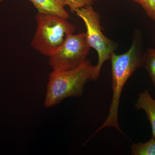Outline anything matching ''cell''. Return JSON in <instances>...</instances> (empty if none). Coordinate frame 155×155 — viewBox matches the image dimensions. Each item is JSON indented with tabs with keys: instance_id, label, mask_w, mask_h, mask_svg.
Masks as SVG:
<instances>
[{
	"instance_id": "1",
	"label": "cell",
	"mask_w": 155,
	"mask_h": 155,
	"mask_svg": "<svg viewBox=\"0 0 155 155\" xmlns=\"http://www.w3.org/2000/svg\"><path fill=\"white\" fill-rule=\"evenodd\" d=\"M138 39H134L128 51L121 54L114 53L111 57L113 97L109 114L102 125L94 134L106 127H114L123 134L118 123V110L122 90L129 78L137 69L144 66L145 54L142 52Z\"/></svg>"
},
{
	"instance_id": "2",
	"label": "cell",
	"mask_w": 155,
	"mask_h": 155,
	"mask_svg": "<svg viewBox=\"0 0 155 155\" xmlns=\"http://www.w3.org/2000/svg\"><path fill=\"white\" fill-rule=\"evenodd\" d=\"M95 66L86 60L75 69L64 72L53 71L50 74L44 106L49 108L69 97H80L88 80H91Z\"/></svg>"
},
{
	"instance_id": "3",
	"label": "cell",
	"mask_w": 155,
	"mask_h": 155,
	"mask_svg": "<svg viewBox=\"0 0 155 155\" xmlns=\"http://www.w3.org/2000/svg\"><path fill=\"white\" fill-rule=\"evenodd\" d=\"M36 32L31 43L34 49L42 54L50 57L63 44L67 35L73 34L75 28L62 17L38 13Z\"/></svg>"
},
{
	"instance_id": "4",
	"label": "cell",
	"mask_w": 155,
	"mask_h": 155,
	"mask_svg": "<svg viewBox=\"0 0 155 155\" xmlns=\"http://www.w3.org/2000/svg\"><path fill=\"white\" fill-rule=\"evenodd\" d=\"M77 16L83 20L86 28V37L91 47L96 51L98 61L91 80L95 81L99 77L103 65L117 49L118 44L108 38L103 33L99 14L96 12L91 5L75 10Z\"/></svg>"
},
{
	"instance_id": "5",
	"label": "cell",
	"mask_w": 155,
	"mask_h": 155,
	"mask_svg": "<svg viewBox=\"0 0 155 155\" xmlns=\"http://www.w3.org/2000/svg\"><path fill=\"white\" fill-rule=\"evenodd\" d=\"M91 49L86 34L69 35L57 51L50 56L49 64L55 72L72 70L86 61Z\"/></svg>"
},
{
	"instance_id": "6",
	"label": "cell",
	"mask_w": 155,
	"mask_h": 155,
	"mask_svg": "<svg viewBox=\"0 0 155 155\" xmlns=\"http://www.w3.org/2000/svg\"><path fill=\"white\" fill-rule=\"evenodd\" d=\"M40 14H50L68 19L69 14L64 9V0H29Z\"/></svg>"
},
{
	"instance_id": "7",
	"label": "cell",
	"mask_w": 155,
	"mask_h": 155,
	"mask_svg": "<svg viewBox=\"0 0 155 155\" xmlns=\"http://www.w3.org/2000/svg\"><path fill=\"white\" fill-rule=\"evenodd\" d=\"M134 106L137 110H143L146 113L151 125L152 137L155 139V100L146 90L139 95Z\"/></svg>"
},
{
	"instance_id": "8",
	"label": "cell",
	"mask_w": 155,
	"mask_h": 155,
	"mask_svg": "<svg viewBox=\"0 0 155 155\" xmlns=\"http://www.w3.org/2000/svg\"><path fill=\"white\" fill-rule=\"evenodd\" d=\"M131 153L133 155H155V139L152 137L145 143H133Z\"/></svg>"
},
{
	"instance_id": "9",
	"label": "cell",
	"mask_w": 155,
	"mask_h": 155,
	"mask_svg": "<svg viewBox=\"0 0 155 155\" xmlns=\"http://www.w3.org/2000/svg\"><path fill=\"white\" fill-rule=\"evenodd\" d=\"M143 67L148 72L155 87V49L147 50Z\"/></svg>"
},
{
	"instance_id": "10",
	"label": "cell",
	"mask_w": 155,
	"mask_h": 155,
	"mask_svg": "<svg viewBox=\"0 0 155 155\" xmlns=\"http://www.w3.org/2000/svg\"><path fill=\"white\" fill-rule=\"evenodd\" d=\"M141 6L147 15L155 22V0H133Z\"/></svg>"
},
{
	"instance_id": "11",
	"label": "cell",
	"mask_w": 155,
	"mask_h": 155,
	"mask_svg": "<svg viewBox=\"0 0 155 155\" xmlns=\"http://www.w3.org/2000/svg\"><path fill=\"white\" fill-rule=\"evenodd\" d=\"M70 8L72 13H75V10L85 6L92 5L97 0H64Z\"/></svg>"
},
{
	"instance_id": "12",
	"label": "cell",
	"mask_w": 155,
	"mask_h": 155,
	"mask_svg": "<svg viewBox=\"0 0 155 155\" xmlns=\"http://www.w3.org/2000/svg\"><path fill=\"white\" fill-rule=\"evenodd\" d=\"M3 0H0V2H2V1H3Z\"/></svg>"
}]
</instances>
